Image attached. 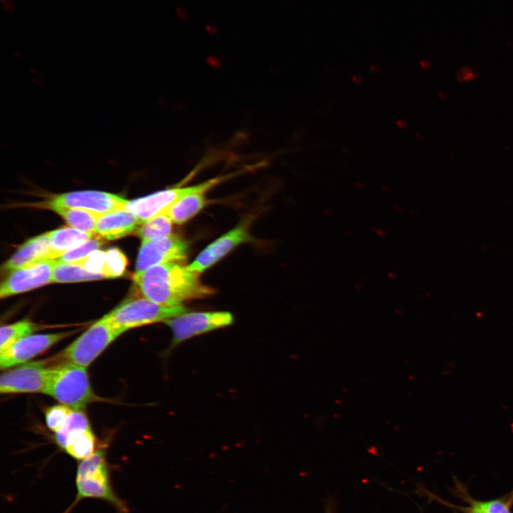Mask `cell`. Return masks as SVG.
Listing matches in <instances>:
<instances>
[{"label":"cell","mask_w":513,"mask_h":513,"mask_svg":"<svg viewBox=\"0 0 513 513\" xmlns=\"http://www.w3.org/2000/svg\"><path fill=\"white\" fill-rule=\"evenodd\" d=\"M51 367L43 361L25 363L6 371L0 378L1 393H45Z\"/></svg>","instance_id":"9c48e42d"},{"label":"cell","mask_w":513,"mask_h":513,"mask_svg":"<svg viewBox=\"0 0 513 513\" xmlns=\"http://www.w3.org/2000/svg\"><path fill=\"white\" fill-rule=\"evenodd\" d=\"M75 482L76 494L71 508L84 499H96L107 502L118 513H129L126 502L113 489L103 450L95 451L81 461Z\"/></svg>","instance_id":"7a4b0ae2"},{"label":"cell","mask_w":513,"mask_h":513,"mask_svg":"<svg viewBox=\"0 0 513 513\" xmlns=\"http://www.w3.org/2000/svg\"><path fill=\"white\" fill-rule=\"evenodd\" d=\"M45 394L75 410L95 400L86 368L67 361L51 367Z\"/></svg>","instance_id":"3957f363"},{"label":"cell","mask_w":513,"mask_h":513,"mask_svg":"<svg viewBox=\"0 0 513 513\" xmlns=\"http://www.w3.org/2000/svg\"><path fill=\"white\" fill-rule=\"evenodd\" d=\"M50 232L26 241L4 263L2 269L13 271L44 259H48Z\"/></svg>","instance_id":"5bb4252c"},{"label":"cell","mask_w":513,"mask_h":513,"mask_svg":"<svg viewBox=\"0 0 513 513\" xmlns=\"http://www.w3.org/2000/svg\"><path fill=\"white\" fill-rule=\"evenodd\" d=\"M188 252L187 242L176 234L154 241H142L136 260L135 272L143 271L158 264L185 262Z\"/></svg>","instance_id":"ba28073f"},{"label":"cell","mask_w":513,"mask_h":513,"mask_svg":"<svg viewBox=\"0 0 513 513\" xmlns=\"http://www.w3.org/2000/svg\"><path fill=\"white\" fill-rule=\"evenodd\" d=\"M95 438L89 429L81 434L65 451L72 457L83 460L93 455L95 451Z\"/></svg>","instance_id":"603a6c76"},{"label":"cell","mask_w":513,"mask_h":513,"mask_svg":"<svg viewBox=\"0 0 513 513\" xmlns=\"http://www.w3.org/2000/svg\"><path fill=\"white\" fill-rule=\"evenodd\" d=\"M90 429L88 418L81 410H73L56 432V441L63 449L72 444L81 434Z\"/></svg>","instance_id":"d6986e66"},{"label":"cell","mask_w":513,"mask_h":513,"mask_svg":"<svg viewBox=\"0 0 513 513\" xmlns=\"http://www.w3.org/2000/svg\"><path fill=\"white\" fill-rule=\"evenodd\" d=\"M477 74L476 71L469 66H462L455 73L456 80L461 83H470L475 80Z\"/></svg>","instance_id":"f1b7e54d"},{"label":"cell","mask_w":513,"mask_h":513,"mask_svg":"<svg viewBox=\"0 0 513 513\" xmlns=\"http://www.w3.org/2000/svg\"><path fill=\"white\" fill-rule=\"evenodd\" d=\"M105 257V252L95 250L86 258L74 264L81 265L89 272L103 274Z\"/></svg>","instance_id":"83f0119b"},{"label":"cell","mask_w":513,"mask_h":513,"mask_svg":"<svg viewBox=\"0 0 513 513\" xmlns=\"http://www.w3.org/2000/svg\"><path fill=\"white\" fill-rule=\"evenodd\" d=\"M237 172L226 174L209 179L204 182L187 187H174L162 190L154 193L127 200L125 209L133 213L138 219L140 225L146 221L160 214L180 197L190 193L199 191H209L233 176Z\"/></svg>","instance_id":"5b68a950"},{"label":"cell","mask_w":513,"mask_h":513,"mask_svg":"<svg viewBox=\"0 0 513 513\" xmlns=\"http://www.w3.org/2000/svg\"><path fill=\"white\" fill-rule=\"evenodd\" d=\"M138 225V217L131 212L123 209L100 214L96 222L95 231L103 238L113 240L136 231Z\"/></svg>","instance_id":"9a60e30c"},{"label":"cell","mask_w":513,"mask_h":513,"mask_svg":"<svg viewBox=\"0 0 513 513\" xmlns=\"http://www.w3.org/2000/svg\"><path fill=\"white\" fill-rule=\"evenodd\" d=\"M95 237L94 233L83 232L71 227L51 231L48 259L56 260L68 250Z\"/></svg>","instance_id":"e0dca14e"},{"label":"cell","mask_w":513,"mask_h":513,"mask_svg":"<svg viewBox=\"0 0 513 513\" xmlns=\"http://www.w3.org/2000/svg\"><path fill=\"white\" fill-rule=\"evenodd\" d=\"M251 239L252 236L245 223L239 224L207 246L188 266L191 270L201 274L237 246Z\"/></svg>","instance_id":"4fadbf2b"},{"label":"cell","mask_w":513,"mask_h":513,"mask_svg":"<svg viewBox=\"0 0 513 513\" xmlns=\"http://www.w3.org/2000/svg\"><path fill=\"white\" fill-rule=\"evenodd\" d=\"M233 320V316L227 311H187L170 318L164 322L172 333L169 349L194 336L230 326Z\"/></svg>","instance_id":"52a82bcc"},{"label":"cell","mask_w":513,"mask_h":513,"mask_svg":"<svg viewBox=\"0 0 513 513\" xmlns=\"http://www.w3.org/2000/svg\"><path fill=\"white\" fill-rule=\"evenodd\" d=\"M126 202L127 200L112 193L96 190H81L53 195L48 200L39 203L38 206L56 204L105 214L124 209Z\"/></svg>","instance_id":"30bf717a"},{"label":"cell","mask_w":513,"mask_h":513,"mask_svg":"<svg viewBox=\"0 0 513 513\" xmlns=\"http://www.w3.org/2000/svg\"><path fill=\"white\" fill-rule=\"evenodd\" d=\"M507 502L509 504L511 507L513 504V490L509 493L508 495V497L506 499Z\"/></svg>","instance_id":"1f68e13d"},{"label":"cell","mask_w":513,"mask_h":513,"mask_svg":"<svg viewBox=\"0 0 513 513\" xmlns=\"http://www.w3.org/2000/svg\"><path fill=\"white\" fill-rule=\"evenodd\" d=\"M173 222L163 212L140 224L136 229L137 235L142 241H154L172 235Z\"/></svg>","instance_id":"44dd1931"},{"label":"cell","mask_w":513,"mask_h":513,"mask_svg":"<svg viewBox=\"0 0 513 513\" xmlns=\"http://www.w3.org/2000/svg\"><path fill=\"white\" fill-rule=\"evenodd\" d=\"M467 513H511L510 506L506 499L474 501L467 509Z\"/></svg>","instance_id":"484cf974"},{"label":"cell","mask_w":513,"mask_h":513,"mask_svg":"<svg viewBox=\"0 0 513 513\" xmlns=\"http://www.w3.org/2000/svg\"><path fill=\"white\" fill-rule=\"evenodd\" d=\"M207 190H199L186 195L165 212L174 224H182L198 214L208 203L206 197Z\"/></svg>","instance_id":"2e32d148"},{"label":"cell","mask_w":513,"mask_h":513,"mask_svg":"<svg viewBox=\"0 0 513 513\" xmlns=\"http://www.w3.org/2000/svg\"><path fill=\"white\" fill-rule=\"evenodd\" d=\"M70 334L66 331L27 336L0 351V367L6 369L25 363Z\"/></svg>","instance_id":"7c38bea8"},{"label":"cell","mask_w":513,"mask_h":513,"mask_svg":"<svg viewBox=\"0 0 513 513\" xmlns=\"http://www.w3.org/2000/svg\"><path fill=\"white\" fill-rule=\"evenodd\" d=\"M105 278L103 274L88 271L81 265L60 262L56 260L52 283H70L93 281Z\"/></svg>","instance_id":"ffe728a7"},{"label":"cell","mask_w":513,"mask_h":513,"mask_svg":"<svg viewBox=\"0 0 513 513\" xmlns=\"http://www.w3.org/2000/svg\"><path fill=\"white\" fill-rule=\"evenodd\" d=\"M73 410L63 404L47 408L45 418L48 428L52 431L56 432Z\"/></svg>","instance_id":"4316f807"},{"label":"cell","mask_w":513,"mask_h":513,"mask_svg":"<svg viewBox=\"0 0 513 513\" xmlns=\"http://www.w3.org/2000/svg\"><path fill=\"white\" fill-rule=\"evenodd\" d=\"M176 14L177 17L183 21H187L189 19L186 9L182 6H177Z\"/></svg>","instance_id":"f546056e"},{"label":"cell","mask_w":513,"mask_h":513,"mask_svg":"<svg viewBox=\"0 0 513 513\" xmlns=\"http://www.w3.org/2000/svg\"><path fill=\"white\" fill-rule=\"evenodd\" d=\"M121 333L103 317L67 346L62 356L67 362L87 368Z\"/></svg>","instance_id":"8992f818"},{"label":"cell","mask_w":513,"mask_h":513,"mask_svg":"<svg viewBox=\"0 0 513 513\" xmlns=\"http://www.w3.org/2000/svg\"><path fill=\"white\" fill-rule=\"evenodd\" d=\"M128 260L125 255L116 247L105 251L103 274L111 279L122 276L126 269Z\"/></svg>","instance_id":"cb8c5ba5"},{"label":"cell","mask_w":513,"mask_h":513,"mask_svg":"<svg viewBox=\"0 0 513 513\" xmlns=\"http://www.w3.org/2000/svg\"><path fill=\"white\" fill-rule=\"evenodd\" d=\"M55 259H44L16 269L1 283V299L52 283Z\"/></svg>","instance_id":"8fae6325"},{"label":"cell","mask_w":513,"mask_h":513,"mask_svg":"<svg viewBox=\"0 0 513 513\" xmlns=\"http://www.w3.org/2000/svg\"><path fill=\"white\" fill-rule=\"evenodd\" d=\"M39 207L54 211L61 216L73 228L94 234H96L97 220L102 214L83 209L71 208L56 204H45Z\"/></svg>","instance_id":"ac0fdd59"},{"label":"cell","mask_w":513,"mask_h":513,"mask_svg":"<svg viewBox=\"0 0 513 513\" xmlns=\"http://www.w3.org/2000/svg\"><path fill=\"white\" fill-rule=\"evenodd\" d=\"M36 329V325L28 320L2 326L0 329V351L19 340L31 335Z\"/></svg>","instance_id":"7402d4cb"},{"label":"cell","mask_w":513,"mask_h":513,"mask_svg":"<svg viewBox=\"0 0 513 513\" xmlns=\"http://www.w3.org/2000/svg\"><path fill=\"white\" fill-rule=\"evenodd\" d=\"M103 243L99 238L93 237L68 250L56 260L64 263H76L98 250Z\"/></svg>","instance_id":"d4e9b609"},{"label":"cell","mask_w":513,"mask_h":513,"mask_svg":"<svg viewBox=\"0 0 513 513\" xmlns=\"http://www.w3.org/2000/svg\"><path fill=\"white\" fill-rule=\"evenodd\" d=\"M184 263L162 264L135 272L133 281L144 297L167 307L214 294V289L200 280V274Z\"/></svg>","instance_id":"6da1fadb"},{"label":"cell","mask_w":513,"mask_h":513,"mask_svg":"<svg viewBox=\"0 0 513 513\" xmlns=\"http://www.w3.org/2000/svg\"><path fill=\"white\" fill-rule=\"evenodd\" d=\"M205 28L210 33H215L217 31V28L213 24H207Z\"/></svg>","instance_id":"4dcf8cb0"},{"label":"cell","mask_w":513,"mask_h":513,"mask_svg":"<svg viewBox=\"0 0 513 513\" xmlns=\"http://www.w3.org/2000/svg\"><path fill=\"white\" fill-rule=\"evenodd\" d=\"M187 311L182 305L167 307L143 296L122 303L103 318L123 333L135 327L165 322Z\"/></svg>","instance_id":"277c9868"}]
</instances>
